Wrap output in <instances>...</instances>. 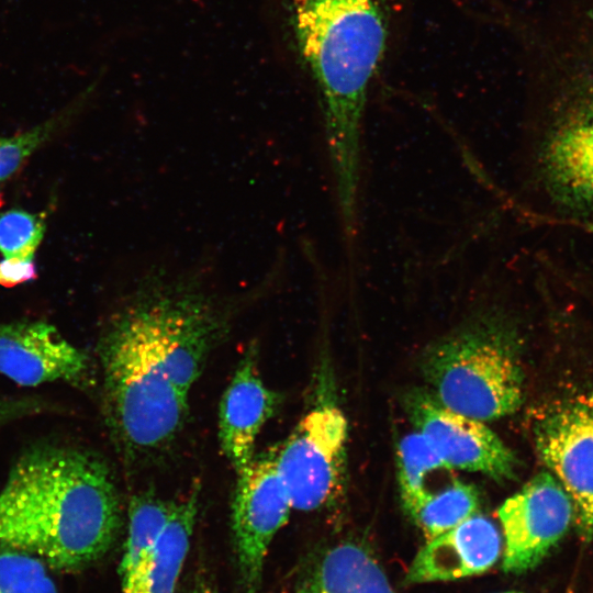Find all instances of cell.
Instances as JSON below:
<instances>
[{
  "instance_id": "cell-1",
  "label": "cell",
  "mask_w": 593,
  "mask_h": 593,
  "mask_svg": "<svg viewBox=\"0 0 593 593\" xmlns=\"http://www.w3.org/2000/svg\"><path fill=\"white\" fill-rule=\"evenodd\" d=\"M113 477L96 455L42 445L24 451L0 492V545L48 568L80 570L100 559L121 527Z\"/></svg>"
},
{
  "instance_id": "cell-2",
  "label": "cell",
  "mask_w": 593,
  "mask_h": 593,
  "mask_svg": "<svg viewBox=\"0 0 593 593\" xmlns=\"http://www.w3.org/2000/svg\"><path fill=\"white\" fill-rule=\"evenodd\" d=\"M298 46L315 81L338 216L360 213L363 124L384 57L383 0H292Z\"/></svg>"
},
{
  "instance_id": "cell-3",
  "label": "cell",
  "mask_w": 593,
  "mask_h": 593,
  "mask_svg": "<svg viewBox=\"0 0 593 593\" xmlns=\"http://www.w3.org/2000/svg\"><path fill=\"white\" fill-rule=\"evenodd\" d=\"M98 350L115 437L132 455L167 447L183 426L188 398L169 379L150 313L135 289L107 325Z\"/></svg>"
},
{
  "instance_id": "cell-4",
  "label": "cell",
  "mask_w": 593,
  "mask_h": 593,
  "mask_svg": "<svg viewBox=\"0 0 593 593\" xmlns=\"http://www.w3.org/2000/svg\"><path fill=\"white\" fill-rule=\"evenodd\" d=\"M434 396L447 409L486 422L514 413L524 396L515 331L494 309L481 311L423 356Z\"/></svg>"
},
{
  "instance_id": "cell-5",
  "label": "cell",
  "mask_w": 593,
  "mask_h": 593,
  "mask_svg": "<svg viewBox=\"0 0 593 593\" xmlns=\"http://www.w3.org/2000/svg\"><path fill=\"white\" fill-rule=\"evenodd\" d=\"M530 179L561 221L593 228V82L577 78L549 102L530 147Z\"/></svg>"
},
{
  "instance_id": "cell-6",
  "label": "cell",
  "mask_w": 593,
  "mask_h": 593,
  "mask_svg": "<svg viewBox=\"0 0 593 593\" xmlns=\"http://www.w3.org/2000/svg\"><path fill=\"white\" fill-rule=\"evenodd\" d=\"M347 421L325 400L315 404L277 449V466L293 510L323 507L338 491L345 466Z\"/></svg>"
},
{
  "instance_id": "cell-7",
  "label": "cell",
  "mask_w": 593,
  "mask_h": 593,
  "mask_svg": "<svg viewBox=\"0 0 593 593\" xmlns=\"http://www.w3.org/2000/svg\"><path fill=\"white\" fill-rule=\"evenodd\" d=\"M291 510V499L277 466V449L255 455L237 472L232 503L237 564L247 591L258 589L269 546L288 522Z\"/></svg>"
},
{
  "instance_id": "cell-8",
  "label": "cell",
  "mask_w": 593,
  "mask_h": 593,
  "mask_svg": "<svg viewBox=\"0 0 593 593\" xmlns=\"http://www.w3.org/2000/svg\"><path fill=\"white\" fill-rule=\"evenodd\" d=\"M507 573L535 568L567 534L574 519L573 502L555 475L542 472L500 506Z\"/></svg>"
},
{
  "instance_id": "cell-9",
  "label": "cell",
  "mask_w": 593,
  "mask_h": 593,
  "mask_svg": "<svg viewBox=\"0 0 593 593\" xmlns=\"http://www.w3.org/2000/svg\"><path fill=\"white\" fill-rule=\"evenodd\" d=\"M538 454L570 495L581 536H593V395L549 412L536 429Z\"/></svg>"
},
{
  "instance_id": "cell-10",
  "label": "cell",
  "mask_w": 593,
  "mask_h": 593,
  "mask_svg": "<svg viewBox=\"0 0 593 593\" xmlns=\"http://www.w3.org/2000/svg\"><path fill=\"white\" fill-rule=\"evenodd\" d=\"M405 407L415 430L451 469L480 472L496 481L515 477L518 461L514 452L484 422L447 409L422 390L406 396Z\"/></svg>"
},
{
  "instance_id": "cell-11",
  "label": "cell",
  "mask_w": 593,
  "mask_h": 593,
  "mask_svg": "<svg viewBox=\"0 0 593 593\" xmlns=\"http://www.w3.org/2000/svg\"><path fill=\"white\" fill-rule=\"evenodd\" d=\"M89 369L88 356L54 325L42 321L0 324V373L16 384L63 381L80 387Z\"/></svg>"
},
{
  "instance_id": "cell-12",
  "label": "cell",
  "mask_w": 593,
  "mask_h": 593,
  "mask_svg": "<svg viewBox=\"0 0 593 593\" xmlns=\"http://www.w3.org/2000/svg\"><path fill=\"white\" fill-rule=\"evenodd\" d=\"M279 404V394L260 377L257 348L251 345L239 360L219 410L221 447L236 473L254 459L258 434Z\"/></svg>"
},
{
  "instance_id": "cell-13",
  "label": "cell",
  "mask_w": 593,
  "mask_h": 593,
  "mask_svg": "<svg viewBox=\"0 0 593 593\" xmlns=\"http://www.w3.org/2000/svg\"><path fill=\"white\" fill-rule=\"evenodd\" d=\"M502 537L496 525L479 513L428 539L413 559L405 581L411 584L478 575L500 559Z\"/></svg>"
},
{
  "instance_id": "cell-14",
  "label": "cell",
  "mask_w": 593,
  "mask_h": 593,
  "mask_svg": "<svg viewBox=\"0 0 593 593\" xmlns=\"http://www.w3.org/2000/svg\"><path fill=\"white\" fill-rule=\"evenodd\" d=\"M199 486L172 508L149 561L120 567L122 593H176L198 515Z\"/></svg>"
},
{
  "instance_id": "cell-15",
  "label": "cell",
  "mask_w": 593,
  "mask_h": 593,
  "mask_svg": "<svg viewBox=\"0 0 593 593\" xmlns=\"http://www.w3.org/2000/svg\"><path fill=\"white\" fill-rule=\"evenodd\" d=\"M296 593H395L377 560L363 547L342 542L307 572Z\"/></svg>"
},
{
  "instance_id": "cell-16",
  "label": "cell",
  "mask_w": 593,
  "mask_h": 593,
  "mask_svg": "<svg viewBox=\"0 0 593 593\" xmlns=\"http://www.w3.org/2000/svg\"><path fill=\"white\" fill-rule=\"evenodd\" d=\"M480 496L472 484L454 480L429 493L407 514L427 539L437 537L479 513Z\"/></svg>"
},
{
  "instance_id": "cell-17",
  "label": "cell",
  "mask_w": 593,
  "mask_h": 593,
  "mask_svg": "<svg viewBox=\"0 0 593 593\" xmlns=\"http://www.w3.org/2000/svg\"><path fill=\"white\" fill-rule=\"evenodd\" d=\"M451 470L421 433L405 435L398 447V481L405 512H411L432 493L430 477Z\"/></svg>"
},
{
  "instance_id": "cell-18",
  "label": "cell",
  "mask_w": 593,
  "mask_h": 593,
  "mask_svg": "<svg viewBox=\"0 0 593 593\" xmlns=\"http://www.w3.org/2000/svg\"><path fill=\"white\" fill-rule=\"evenodd\" d=\"M91 89H87L59 113L33 128L13 136H0V183L10 178L25 160L78 113Z\"/></svg>"
},
{
  "instance_id": "cell-19",
  "label": "cell",
  "mask_w": 593,
  "mask_h": 593,
  "mask_svg": "<svg viewBox=\"0 0 593 593\" xmlns=\"http://www.w3.org/2000/svg\"><path fill=\"white\" fill-rule=\"evenodd\" d=\"M38 558L12 549L0 553V593H57Z\"/></svg>"
},
{
  "instance_id": "cell-20",
  "label": "cell",
  "mask_w": 593,
  "mask_h": 593,
  "mask_svg": "<svg viewBox=\"0 0 593 593\" xmlns=\"http://www.w3.org/2000/svg\"><path fill=\"white\" fill-rule=\"evenodd\" d=\"M45 232L40 214L12 209L0 213V253L4 258L34 260Z\"/></svg>"
},
{
  "instance_id": "cell-21",
  "label": "cell",
  "mask_w": 593,
  "mask_h": 593,
  "mask_svg": "<svg viewBox=\"0 0 593 593\" xmlns=\"http://www.w3.org/2000/svg\"><path fill=\"white\" fill-rule=\"evenodd\" d=\"M36 278L34 260L4 258L0 260V286L11 288Z\"/></svg>"
},
{
  "instance_id": "cell-22",
  "label": "cell",
  "mask_w": 593,
  "mask_h": 593,
  "mask_svg": "<svg viewBox=\"0 0 593 593\" xmlns=\"http://www.w3.org/2000/svg\"><path fill=\"white\" fill-rule=\"evenodd\" d=\"M189 593H216V591L205 581H198Z\"/></svg>"
},
{
  "instance_id": "cell-23",
  "label": "cell",
  "mask_w": 593,
  "mask_h": 593,
  "mask_svg": "<svg viewBox=\"0 0 593 593\" xmlns=\"http://www.w3.org/2000/svg\"><path fill=\"white\" fill-rule=\"evenodd\" d=\"M503 593H522V592L510 591V592H503Z\"/></svg>"
},
{
  "instance_id": "cell-24",
  "label": "cell",
  "mask_w": 593,
  "mask_h": 593,
  "mask_svg": "<svg viewBox=\"0 0 593 593\" xmlns=\"http://www.w3.org/2000/svg\"><path fill=\"white\" fill-rule=\"evenodd\" d=\"M568 593H570V592H568Z\"/></svg>"
}]
</instances>
